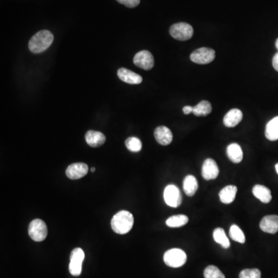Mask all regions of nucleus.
I'll return each instance as SVG.
<instances>
[{
    "label": "nucleus",
    "instance_id": "f257e3e1",
    "mask_svg": "<svg viewBox=\"0 0 278 278\" xmlns=\"http://www.w3.org/2000/svg\"><path fill=\"white\" fill-rule=\"evenodd\" d=\"M112 230L116 234H126L131 230L134 225V217L130 212L122 210L114 215L111 220Z\"/></svg>",
    "mask_w": 278,
    "mask_h": 278
},
{
    "label": "nucleus",
    "instance_id": "f03ea898",
    "mask_svg": "<svg viewBox=\"0 0 278 278\" xmlns=\"http://www.w3.org/2000/svg\"><path fill=\"white\" fill-rule=\"evenodd\" d=\"M54 35L49 30H40L30 39L29 49L34 54H40L46 51L54 41Z\"/></svg>",
    "mask_w": 278,
    "mask_h": 278
},
{
    "label": "nucleus",
    "instance_id": "7ed1b4c3",
    "mask_svg": "<svg viewBox=\"0 0 278 278\" xmlns=\"http://www.w3.org/2000/svg\"><path fill=\"white\" fill-rule=\"evenodd\" d=\"M164 262L167 266L173 268L182 267L186 262L187 256L181 249L174 248L165 253Z\"/></svg>",
    "mask_w": 278,
    "mask_h": 278
},
{
    "label": "nucleus",
    "instance_id": "20e7f679",
    "mask_svg": "<svg viewBox=\"0 0 278 278\" xmlns=\"http://www.w3.org/2000/svg\"><path fill=\"white\" fill-rule=\"evenodd\" d=\"M169 34L174 39L185 41L192 38L193 28L186 22H178L170 27Z\"/></svg>",
    "mask_w": 278,
    "mask_h": 278
},
{
    "label": "nucleus",
    "instance_id": "39448f33",
    "mask_svg": "<svg viewBox=\"0 0 278 278\" xmlns=\"http://www.w3.org/2000/svg\"><path fill=\"white\" fill-rule=\"evenodd\" d=\"M29 235L33 241L41 242L47 237V226L44 221L39 219L34 220L30 222L28 229Z\"/></svg>",
    "mask_w": 278,
    "mask_h": 278
},
{
    "label": "nucleus",
    "instance_id": "423d86ee",
    "mask_svg": "<svg viewBox=\"0 0 278 278\" xmlns=\"http://www.w3.org/2000/svg\"><path fill=\"white\" fill-rule=\"evenodd\" d=\"M84 250L81 248H75L71 254V262L69 264V271L71 275L77 277L80 276L82 271V263L84 261Z\"/></svg>",
    "mask_w": 278,
    "mask_h": 278
},
{
    "label": "nucleus",
    "instance_id": "0eeeda50",
    "mask_svg": "<svg viewBox=\"0 0 278 278\" xmlns=\"http://www.w3.org/2000/svg\"><path fill=\"white\" fill-rule=\"evenodd\" d=\"M163 196L166 204L171 207L177 208L181 205L183 201L181 192L176 185H167L165 189Z\"/></svg>",
    "mask_w": 278,
    "mask_h": 278
},
{
    "label": "nucleus",
    "instance_id": "6e6552de",
    "mask_svg": "<svg viewBox=\"0 0 278 278\" xmlns=\"http://www.w3.org/2000/svg\"><path fill=\"white\" fill-rule=\"evenodd\" d=\"M190 59L196 64H209L215 59V51L213 49L202 47L197 49L191 54Z\"/></svg>",
    "mask_w": 278,
    "mask_h": 278
},
{
    "label": "nucleus",
    "instance_id": "1a4fd4ad",
    "mask_svg": "<svg viewBox=\"0 0 278 278\" xmlns=\"http://www.w3.org/2000/svg\"><path fill=\"white\" fill-rule=\"evenodd\" d=\"M133 62L134 65L146 71L152 69L155 64L153 56L149 51H142L137 53Z\"/></svg>",
    "mask_w": 278,
    "mask_h": 278
},
{
    "label": "nucleus",
    "instance_id": "9d476101",
    "mask_svg": "<svg viewBox=\"0 0 278 278\" xmlns=\"http://www.w3.org/2000/svg\"><path fill=\"white\" fill-rule=\"evenodd\" d=\"M88 165L85 163H74L70 165L66 170V175L71 179H80L86 176L88 172Z\"/></svg>",
    "mask_w": 278,
    "mask_h": 278
},
{
    "label": "nucleus",
    "instance_id": "9b49d317",
    "mask_svg": "<svg viewBox=\"0 0 278 278\" xmlns=\"http://www.w3.org/2000/svg\"><path fill=\"white\" fill-rule=\"evenodd\" d=\"M220 170L217 163L213 159H205L202 168V176L205 180H211L218 177Z\"/></svg>",
    "mask_w": 278,
    "mask_h": 278
},
{
    "label": "nucleus",
    "instance_id": "f8f14e48",
    "mask_svg": "<svg viewBox=\"0 0 278 278\" xmlns=\"http://www.w3.org/2000/svg\"><path fill=\"white\" fill-rule=\"evenodd\" d=\"M259 227L267 234H276L278 232V216L269 215L263 217L259 222Z\"/></svg>",
    "mask_w": 278,
    "mask_h": 278
},
{
    "label": "nucleus",
    "instance_id": "ddd939ff",
    "mask_svg": "<svg viewBox=\"0 0 278 278\" xmlns=\"http://www.w3.org/2000/svg\"><path fill=\"white\" fill-rule=\"evenodd\" d=\"M155 140L162 146H168L172 142V133L166 126L156 128L154 132Z\"/></svg>",
    "mask_w": 278,
    "mask_h": 278
},
{
    "label": "nucleus",
    "instance_id": "4468645a",
    "mask_svg": "<svg viewBox=\"0 0 278 278\" xmlns=\"http://www.w3.org/2000/svg\"><path fill=\"white\" fill-rule=\"evenodd\" d=\"M118 76L120 80L127 84H139L142 82V77L140 75L124 67L118 70Z\"/></svg>",
    "mask_w": 278,
    "mask_h": 278
},
{
    "label": "nucleus",
    "instance_id": "2eb2a0df",
    "mask_svg": "<svg viewBox=\"0 0 278 278\" xmlns=\"http://www.w3.org/2000/svg\"><path fill=\"white\" fill-rule=\"evenodd\" d=\"M85 140L91 147L97 148L105 144L106 137L100 131L90 130L85 134Z\"/></svg>",
    "mask_w": 278,
    "mask_h": 278
},
{
    "label": "nucleus",
    "instance_id": "dca6fc26",
    "mask_svg": "<svg viewBox=\"0 0 278 278\" xmlns=\"http://www.w3.org/2000/svg\"><path fill=\"white\" fill-rule=\"evenodd\" d=\"M243 119V113L239 109L230 110L223 118V123L227 128H234L237 126Z\"/></svg>",
    "mask_w": 278,
    "mask_h": 278
},
{
    "label": "nucleus",
    "instance_id": "f3484780",
    "mask_svg": "<svg viewBox=\"0 0 278 278\" xmlns=\"http://www.w3.org/2000/svg\"><path fill=\"white\" fill-rule=\"evenodd\" d=\"M253 194L263 204H269L272 199L271 190L265 185H254L253 188Z\"/></svg>",
    "mask_w": 278,
    "mask_h": 278
},
{
    "label": "nucleus",
    "instance_id": "a211bd4d",
    "mask_svg": "<svg viewBox=\"0 0 278 278\" xmlns=\"http://www.w3.org/2000/svg\"><path fill=\"white\" fill-rule=\"evenodd\" d=\"M237 192V187L235 185H227L219 193L220 200L224 204H230L234 201Z\"/></svg>",
    "mask_w": 278,
    "mask_h": 278
},
{
    "label": "nucleus",
    "instance_id": "6ab92c4d",
    "mask_svg": "<svg viewBox=\"0 0 278 278\" xmlns=\"http://www.w3.org/2000/svg\"><path fill=\"white\" fill-rule=\"evenodd\" d=\"M228 158L232 163H240L243 160V151L241 146L237 143H232L226 148Z\"/></svg>",
    "mask_w": 278,
    "mask_h": 278
},
{
    "label": "nucleus",
    "instance_id": "aec40b11",
    "mask_svg": "<svg viewBox=\"0 0 278 278\" xmlns=\"http://www.w3.org/2000/svg\"><path fill=\"white\" fill-rule=\"evenodd\" d=\"M183 189L188 196H193L198 189V182L193 176H187L183 181Z\"/></svg>",
    "mask_w": 278,
    "mask_h": 278
},
{
    "label": "nucleus",
    "instance_id": "412c9836",
    "mask_svg": "<svg viewBox=\"0 0 278 278\" xmlns=\"http://www.w3.org/2000/svg\"><path fill=\"white\" fill-rule=\"evenodd\" d=\"M266 138L270 141L278 140V116L271 120L266 126Z\"/></svg>",
    "mask_w": 278,
    "mask_h": 278
},
{
    "label": "nucleus",
    "instance_id": "4be33fe9",
    "mask_svg": "<svg viewBox=\"0 0 278 278\" xmlns=\"http://www.w3.org/2000/svg\"><path fill=\"white\" fill-rule=\"evenodd\" d=\"M211 104L207 101H202L199 103L198 105L193 107L192 113L197 117H201V116L208 115L211 113Z\"/></svg>",
    "mask_w": 278,
    "mask_h": 278
},
{
    "label": "nucleus",
    "instance_id": "5701e85b",
    "mask_svg": "<svg viewBox=\"0 0 278 278\" xmlns=\"http://www.w3.org/2000/svg\"><path fill=\"white\" fill-rule=\"evenodd\" d=\"M213 239L219 244H221L223 248L227 249L230 247V243L226 237V233L222 228H217L213 231Z\"/></svg>",
    "mask_w": 278,
    "mask_h": 278
},
{
    "label": "nucleus",
    "instance_id": "b1692460",
    "mask_svg": "<svg viewBox=\"0 0 278 278\" xmlns=\"http://www.w3.org/2000/svg\"><path fill=\"white\" fill-rule=\"evenodd\" d=\"M189 222V218L185 215H176L170 217L167 221V225L168 227L178 228L185 226Z\"/></svg>",
    "mask_w": 278,
    "mask_h": 278
},
{
    "label": "nucleus",
    "instance_id": "393cba45",
    "mask_svg": "<svg viewBox=\"0 0 278 278\" xmlns=\"http://www.w3.org/2000/svg\"><path fill=\"white\" fill-rule=\"evenodd\" d=\"M230 237H231L232 240L240 243H244L246 241V237H245L243 232L237 225H233L230 227Z\"/></svg>",
    "mask_w": 278,
    "mask_h": 278
},
{
    "label": "nucleus",
    "instance_id": "a878e982",
    "mask_svg": "<svg viewBox=\"0 0 278 278\" xmlns=\"http://www.w3.org/2000/svg\"><path fill=\"white\" fill-rule=\"evenodd\" d=\"M125 146L129 151L132 152H138L142 150V142L136 137H130L126 139Z\"/></svg>",
    "mask_w": 278,
    "mask_h": 278
},
{
    "label": "nucleus",
    "instance_id": "bb28decb",
    "mask_svg": "<svg viewBox=\"0 0 278 278\" xmlns=\"http://www.w3.org/2000/svg\"><path fill=\"white\" fill-rule=\"evenodd\" d=\"M204 275L205 278H226L221 270L213 265L208 266L205 269Z\"/></svg>",
    "mask_w": 278,
    "mask_h": 278
},
{
    "label": "nucleus",
    "instance_id": "cd10ccee",
    "mask_svg": "<svg viewBox=\"0 0 278 278\" xmlns=\"http://www.w3.org/2000/svg\"><path fill=\"white\" fill-rule=\"evenodd\" d=\"M240 278H261V272L259 269H245L241 271Z\"/></svg>",
    "mask_w": 278,
    "mask_h": 278
},
{
    "label": "nucleus",
    "instance_id": "c85d7f7f",
    "mask_svg": "<svg viewBox=\"0 0 278 278\" xmlns=\"http://www.w3.org/2000/svg\"><path fill=\"white\" fill-rule=\"evenodd\" d=\"M119 3L129 8H134L140 3V0H117Z\"/></svg>",
    "mask_w": 278,
    "mask_h": 278
},
{
    "label": "nucleus",
    "instance_id": "c756f323",
    "mask_svg": "<svg viewBox=\"0 0 278 278\" xmlns=\"http://www.w3.org/2000/svg\"><path fill=\"white\" fill-rule=\"evenodd\" d=\"M272 64L274 68L278 72V52L273 57Z\"/></svg>",
    "mask_w": 278,
    "mask_h": 278
},
{
    "label": "nucleus",
    "instance_id": "7c9ffc66",
    "mask_svg": "<svg viewBox=\"0 0 278 278\" xmlns=\"http://www.w3.org/2000/svg\"><path fill=\"white\" fill-rule=\"evenodd\" d=\"M183 113L185 114H189L193 111V107L185 106L183 108Z\"/></svg>",
    "mask_w": 278,
    "mask_h": 278
},
{
    "label": "nucleus",
    "instance_id": "2f4dec72",
    "mask_svg": "<svg viewBox=\"0 0 278 278\" xmlns=\"http://www.w3.org/2000/svg\"><path fill=\"white\" fill-rule=\"evenodd\" d=\"M275 169H276L277 172H278V163L275 166Z\"/></svg>",
    "mask_w": 278,
    "mask_h": 278
},
{
    "label": "nucleus",
    "instance_id": "473e14b6",
    "mask_svg": "<svg viewBox=\"0 0 278 278\" xmlns=\"http://www.w3.org/2000/svg\"><path fill=\"white\" fill-rule=\"evenodd\" d=\"M275 45H276V47H277V49H278V39H277L276 43H275Z\"/></svg>",
    "mask_w": 278,
    "mask_h": 278
},
{
    "label": "nucleus",
    "instance_id": "72a5a7b5",
    "mask_svg": "<svg viewBox=\"0 0 278 278\" xmlns=\"http://www.w3.org/2000/svg\"><path fill=\"white\" fill-rule=\"evenodd\" d=\"M91 171H92V172H94V171H95V168H93H93H91Z\"/></svg>",
    "mask_w": 278,
    "mask_h": 278
}]
</instances>
